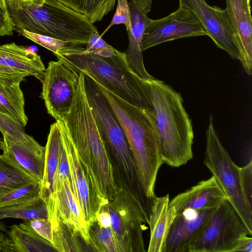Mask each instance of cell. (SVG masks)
I'll return each instance as SVG.
<instances>
[{
    "mask_svg": "<svg viewBox=\"0 0 252 252\" xmlns=\"http://www.w3.org/2000/svg\"><path fill=\"white\" fill-rule=\"evenodd\" d=\"M59 121L71 137L93 185L107 204L115 197L117 188L107 150L87 99L85 74L81 71L71 107Z\"/></svg>",
    "mask_w": 252,
    "mask_h": 252,
    "instance_id": "cell-1",
    "label": "cell"
},
{
    "mask_svg": "<svg viewBox=\"0 0 252 252\" xmlns=\"http://www.w3.org/2000/svg\"><path fill=\"white\" fill-rule=\"evenodd\" d=\"M142 80L159 136L163 163L173 167L186 164L193 158L194 133L181 94L155 78Z\"/></svg>",
    "mask_w": 252,
    "mask_h": 252,
    "instance_id": "cell-2",
    "label": "cell"
},
{
    "mask_svg": "<svg viewBox=\"0 0 252 252\" xmlns=\"http://www.w3.org/2000/svg\"><path fill=\"white\" fill-rule=\"evenodd\" d=\"M95 83L124 128L143 190L149 198L153 199L156 196L155 188L158 173L163 163L153 112L131 104Z\"/></svg>",
    "mask_w": 252,
    "mask_h": 252,
    "instance_id": "cell-3",
    "label": "cell"
},
{
    "mask_svg": "<svg viewBox=\"0 0 252 252\" xmlns=\"http://www.w3.org/2000/svg\"><path fill=\"white\" fill-rule=\"evenodd\" d=\"M17 29L72 44L86 45L97 29L85 16L56 0H5Z\"/></svg>",
    "mask_w": 252,
    "mask_h": 252,
    "instance_id": "cell-4",
    "label": "cell"
},
{
    "mask_svg": "<svg viewBox=\"0 0 252 252\" xmlns=\"http://www.w3.org/2000/svg\"><path fill=\"white\" fill-rule=\"evenodd\" d=\"M82 45L70 44L57 58L63 57L117 96L136 106L152 110L142 79L129 68L124 52L103 57L84 52Z\"/></svg>",
    "mask_w": 252,
    "mask_h": 252,
    "instance_id": "cell-5",
    "label": "cell"
},
{
    "mask_svg": "<svg viewBox=\"0 0 252 252\" xmlns=\"http://www.w3.org/2000/svg\"><path fill=\"white\" fill-rule=\"evenodd\" d=\"M206 130L204 163L221 188L226 199L252 234V208L248 204L241 187L239 166L223 146L210 116Z\"/></svg>",
    "mask_w": 252,
    "mask_h": 252,
    "instance_id": "cell-6",
    "label": "cell"
},
{
    "mask_svg": "<svg viewBox=\"0 0 252 252\" xmlns=\"http://www.w3.org/2000/svg\"><path fill=\"white\" fill-rule=\"evenodd\" d=\"M246 234H252L226 198L209 217L189 252H232L239 239Z\"/></svg>",
    "mask_w": 252,
    "mask_h": 252,
    "instance_id": "cell-7",
    "label": "cell"
},
{
    "mask_svg": "<svg viewBox=\"0 0 252 252\" xmlns=\"http://www.w3.org/2000/svg\"><path fill=\"white\" fill-rule=\"evenodd\" d=\"M45 69L41 97L48 114L62 121L69 111L79 84L80 71L63 57Z\"/></svg>",
    "mask_w": 252,
    "mask_h": 252,
    "instance_id": "cell-8",
    "label": "cell"
},
{
    "mask_svg": "<svg viewBox=\"0 0 252 252\" xmlns=\"http://www.w3.org/2000/svg\"><path fill=\"white\" fill-rule=\"evenodd\" d=\"M55 213L51 225L62 223L79 236L89 248V228L75 197L63 145L55 187Z\"/></svg>",
    "mask_w": 252,
    "mask_h": 252,
    "instance_id": "cell-9",
    "label": "cell"
},
{
    "mask_svg": "<svg viewBox=\"0 0 252 252\" xmlns=\"http://www.w3.org/2000/svg\"><path fill=\"white\" fill-rule=\"evenodd\" d=\"M104 205L110 214L111 226L122 252H145L142 224L149 221L135 204L117 191L114 199Z\"/></svg>",
    "mask_w": 252,
    "mask_h": 252,
    "instance_id": "cell-10",
    "label": "cell"
},
{
    "mask_svg": "<svg viewBox=\"0 0 252 252\" xmlns=\"http://www.w3.org/2000/svg\"><path fill=\"white\" fill-rule=\"evenodd\" d=\"M63 145L68 164L74 194L88 228L106 204L93 185L87 168L80 158L69 134L60 121Z\"/></svg>",
    "mask_w": 252,
    "mask_h": 252,
    "instance_id": "cell-11",
    "label": "cell"
},
{
    "mask_svg": "<svg viewBox=\"0 0 252 252\" xmlns=\"http://www.w3.org/2000/svg\"><path fill=\"white\" fill-rule=\"evenodd\" d=\"M207 35L202 25L189 9L179 5L178 9L158 20L150 19L142 38V51L175 39Z\"/></svg>",
    "mask_w": 252,
    "mask_h": 252,
    "instance_id": "cell-12",
    "label": "cell"
},
{
    "mask_svg": "<svg viewBox=\"0 0 252 252\" xmlns=\"http://www.w3.org/2000/svg\"><path fill=\"white\" fill-rule=\"evenodd\" d=\"M179 5L190 10L219 47L235 60L240 54L237 38L226 8L210 6L205 0H179Z\"/></svg>",
    "mask_w": 252,
    "mask_h": 252,
    "instance_id": "cell-13",
    "label": "cell"
},
{
    "mask_svg": "<svg viewBox=\"0 0 252 252\" xmlns=\"http://www.w3.org/2000/svg\"><path fill=\"white\" fill-rule=\"evenodd\" d=\"M45 66L34 51L14 42L0 45V75L7 77L33 76L42 83Z\"/></svg>",
    "mask_w": 252,
    "mask_h": 252,
    "instance_id": "cell-14",
    "label": "cell"
},
{
    "mask_svg": "<svg viewBox=\"0 0 252 252\" xmlns=\"http://www.w3.org/2000/svg\"><path fill=\"white\" fill-rule=\"evenodd\" d=\"M215 209H189L176 215L164 252H189L191 244Z\"/></svg>",
    "mask_w": 252,
    "mask_h": 252,
    "instance_id": "cell-15",
    "label": "cell"
},
{
    "mask_svg": "<svg viewBox=\"0 0 252 252\" xmlns=\"http://www.w3.org/2000/svg\"><path fill=\"white\" fill-rule=\"evenodd\" d=\"M226 196L220 184L212 176L175 196L169 205L176 210V215L187 210H202L218 206Z\"/></svg>",
    "mask_w": 252,
    "mask_h": 252,
    "instance_id": "cell-16",
    "label": "cell"
},
{
    "mask_svg": "<svg viewBox=\"0 0 252 252\" xmlns=\"http://www.w3.org/2000/svg\"><path fill=\"white\" fill-rule=\"evenodd\" d=\"M226 9L235 31L239 60L246 72L252 75V19L248 0H226Z\"/></svg>",
    "mask_w": 252,
    "mask_h": 252,
    "instance_id": "cell-17",
    "label": "cell"
},
{
    "mask_svg": "<svg viewBox=\"0 0 252 252\" xmlns=\"http://www.w3.org/2000/svg\"><path fill=\"white\" fill-rule=\"evenodd\" d=\"M63 149L62 132L56 121L50 126L45 147V168L41 197L45 200L49 216L55 212V187L60 156Z\"/></svg>",
    "mask_w": 252,
    "mask_h": 252,
    "instance_id": "cell-18",
    "label": "cell"
},
{
    "mask_svg": "<svg viewBox=\"0 0 252 252\" xmlns=\"http://www.w3.org/2000/svg\"><path fill=\"white\" fill-rule=\"evenodd\" d=\"M169 195L156 196L153 200L149 217L150 238L148 252H164L168 233L176 216L169 205Z\"/></svg>",
    "mask_w": 252,
    "mask_h": 252,
    "instance_id": "cell-19",
    "label": "cell"
},
{
    "mask_svg": "<svg viewBox=\"0 0 252 252\" xmlns=\"http://www.w3.org/2000/svg\"><path fill=\"white\" fill-rule=\"evenodd\" d=\"M131 31L127 33L129 43L124 52L130 69L142 79L154 78L146 70L142 55V38L150 18L147 13L140 11L132 3H128Z\"/></svg>",
    "mask_w": 252,
    "mask_h": 252,
    "instance_id": "cell-20",
    "label": "cell"
},
{
    "mask_svg": "<svg viewBox=\"0 0 252 252\" xmlns=\"http://www.w3.org/2000/svg\"><path fill=\"white\" fill-rule=\"evenodd\" d=\"M3 154L28 175L42 182L45 168V150H34L16 142L4 132Z\"/></svg>",
    "mask_w": 252,
    "mask_h": 252,
    "instance_id": "cell-21",
    "label": "cell"
},
{
    "mask_svg": "<svg viewBox=\"0 0 252 252\" xmlns=\"http://www.w3.org/2000/svg\"><path fill=\"white\" fill-rule=\"evenodd\" d=\"M25 78L0 75V113L8 116L23 127L28 121L24 109V96L20 87V83Z\"/></svg>",
    "mask_w": 252,
    "mask_h": 252,
    "instance_id": "cell-22",
    "label": "cell"
},
{
    "mask_svg": "<svg viewBox=\"0 0 252 252\" xmlns=\"http://www.w3.org/2000/svg\"><path fill=\"white\" fill-rule=\"evenodd\" d=\"M12 241L13 252H58L53 245L38 235L25 220L19 225H13L8 231Z\"/></svg>",
    "mask_w": 252,
    "mask_h": 252,
    "instance_id": "cell-23",
    "label": "cell"
},
{
    "mask_svg": "<svg viewBox=\"0 0 252 252\" xmlns=\"http://www.w3.org/2000/svg\"><path fill=\"white\" fill-rule=\"evenodd\" d=\"M35 182L39 181L23 171L4 155H0V200L13 190Z\"/></svg>",
    "mask_w": 252,
    "mask_h": 252,
    "instance_id": "cell-24",
    "label": "cell"
},
{
    "mask_svg": "<svg viewBox=\"0 0 252 252\" xmlns=\"http://www.w3.org/2000/svg\"><path fill=\"white\" fill-rule=\"evenodd\" d=\"M85 16L91 23L101 21L113 9L116 0H56Z\"/></svg>",
    "mask_w": 252,
    "mask_h": 252,
    "instance_id": "cell-25",
    "label": "cell"
},
{
    "mask_svg": "<svg viewBox=\"0 0 252 252\" xmlns=\"http://www.w3.org/2000/svg\"><path fill=\"white\" fill-rule=\"evenodd\" d=\"M48 216L46 201L41 196L30 202L0 207V220L16 218L30 221L35 219L48 218Z\"/></svg>",
    "mask_w": 252,
    "mask_h": 252,
    "instance_id": "cell-26",
    "label": "cell"
},
{
    "mask_svg": "<svg viewBox=\"0 0 252 252\" xmlns=\"http://www.w3.org/2000/svg\"><path fill=\"white\" fill-rule=\"evenodd\" d=\"M89 234L91 251L122 252L118 237L111 226L101 227L95 220L89 226Z\"/></svg>",
    "mask_w": 252,
    "mask_h": 252,
    "instance_id": "cell-27",
    "label": "cell"
},
{
    "mask_svg": "<svg viewBox=\"0 0 252 252\" xmlns=\"http://www.w3.org/2000/svg\"><path fill=\"white\" fill-rule=\"evenodd\" d=\"M23 127L8 116L0 113V131L10 136L16 142L34 150H45L32 136L26 134Z\"/></svg>",
    "mask_w": 252,
    "mask_h": 252,
    "instance_id": "cell-28",
    "label": "cell"
},
{
    "mask_svg": "<svg viewBox=\"0 0 252 252\" xmlns=\"http://www.w3.org/2000/svg\"><path fill=\"white\" fill-rule=\"evenodd\" d=\"M42 185L40 182L31 183L9 192L0 200V207L33 201L42 194Z\"/></svg>",
    "mask_w": 252,
    "mask_h": 252,
    "instance_id": "cell-29",
    "label": "cell"
},
{
    "mask_svg": "<svg viewBox=\"0 0 252 252\" xmlns=\"http://www.w3.org/2000/svg\"><path fill=\"white\" fill-rule=\"evenodd\" d=\"M16 30L21 35L51 51L57 57L59 56L60 52L63 48L71 44L50 36L31 32L24 30L17 29Z\"/></svg>",
    "mask_w": 252,
    "mask_h": 252,
    "instance_id": "cell-30",
    "label": "cell"
},
{
    "mask_svg": "<svg viewBox=\"0 0 252 252\" xmlns=\"http://www.w3.org/2000/svg\"><path fill=\"white\" fill-rule=\"evenodd\" d=\"M84 51L103 57H111L117 55L120 52L107 43L98 32L92 33L90 35Z\"/></svg>",
    "mask_w": 252,
    "mask_h": 252,
    "instance_id": "cell-31",
    "label": "cell"
},
{
    "mask_svg": "<svg viewBox=\"0 0 252 252\" xmlns=\"http://www.w3.org/2000/svg\"><path fill=\"white\" fill-rule=\"evenodd\" d=\"M121 24L125 25L127 32H131L130 12L127 0H118L117 9L114 17L110 23L101 34L100 36L102 37L114 25Z\"/></svg>",
    "mask_w": 252,
    "mask_h": 252,
    "instance_id": "cell-32",
    "label": "cell"
},
{
    "mask_svg": "<svg viewBox=\"0 0 252 252\" xmlns=\"http://www.w3.org/2000/svg\"><path fill=\"white\" fill-rule=\"evenodd\" d=\"M239 172L240 179L241 187L244 197L249 204L252 208V160L245 166L239 167Z\"/></svg>",
    "mask_w": 252,
    "mask_h": 252,
    "instance_id": "cell-33",
    "label": "cell"
},
{
    "mask_svg": "<svg viewBox=\"0 0 252 252\" xmlns=\"http://www.w3.org/2000/svg\"><path fill=\"white\" fill-rule=\"evenodd\" d=\"M29 222L30 226L38 235L52 244V227L48 218L35 219Z\"/></svg>",
    "mask_w": 252,
    "mask_h": 252,
    "instance_id": "cell-34",
    "label": "cell"
},
{
    "mask_svg": "<svg viewBox=\"0 0 252 252\" xmlns=\"http://www.w3.org/2000/svg\"><path fill=\"white\" fill-rule=\"evenodd\" d=\"M14 26L5 0H0V36L12 35Z\"/></svg>",
    "mask_w": 252,
    "mask_h": 252,
    "instance_id": "cell-35",
    "label": "cell"
},
{
    "mask_svg": "<svg viewBox=\"0 0 252 252\" xmlns=\"http://www.w3.org/2000/svg\"><path fill=\"white\" fill-rule=\"evenodd\" d=\"M248 235H244L239 239L232 252H252V238Z\"/></svg>",
    "mask_w": 252,
    "mask_h": 252,
    "instance_id": "cell-36",
    "label": "cell"
},
{
    "mask_svg": "<svg viewBox=\"0 0 252 252\" xmlns=\"http://www.w3.org/2000/svg\"><path fill=\"white\" fill-rule=\"evenodd\" d=\"M96 221L101 227L111 226V216L104 205H103L96 215Z\"/></svg>",
    "mask_w": 252,
    "mask_h": 252,
    "instance_id": "cell-37",
    "label": "cell"
},
{
    "mask_svg": "<svg viewBox=\"0 0 252 252\" xmlns=\"http://www.w3.org/2000/svg\"><path fill=\"white\" fill-rule=\"evenodd\" d=\"M130 2L135 4L140 10L147 14L150 11L152 4V0H130Z\"/></svg>",
    "mask_w": 252,
    "mask_h": 252,
    "instance_id": "cell-38",
    "label": "cell"
},
{
    "mask_svg": "<svg viewBox=\"0 0 252 252\" xmlns=\"http://www.w3.org/2000/svg\"><path fill=\"white\" fill-rule=\"evenodd\" d=\"M0 252H13L12 248L11 240L5 237L0 240Z\"/></svg>",
    "mask_w": 252,
    "mask_h": 252,
    "instance_id": "cell-39",
    "label": "cell"
},
{
    "mask_svg": "<svg viewBox=\"0 0 252 252\" xmlns=\"http://www.w3.org/2000/svg\"><path fill=\"white\" fill-rule=\"evenodd\" d=\"M6 231V228L4 225L2 224L0 222V240L3 239L5 237V234H4L2 231Z\"/></svg>",
    "mask_w": 252,
    "mask_h": 252,
    "instance_id": "cell-40",
    "label": "cell"
},
{
    "mask_svg": "<svg viewBox=\"0 0 252 252\" xmlns=\"http://www.w3.org/2000/svg\"><path fill=\"white\" fill-rule=\"evenodd\" d=\"M3 148V141L0 138V150H2Z\"/></svg>",
    "mask_w": 252,
    "mask_h": 252,
    "instance_id": "cell-41",
    "label": "cell"
},
{
    "mask_svg": "<svg viewBox=\"0 0 252 252\" xmlns=\"http://www.w3.org/2000/svg\"><path fill=\"white\" fill-rule=\"evenodd\" d=\"M251 0H248V1L250 2Z\"/></svg>",
    "mask_w": 252,
    "mask_h": 252,
    "instance_id": "cell-42",
    "label": "cell"
}]
</instances>
